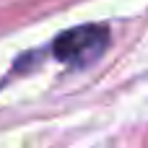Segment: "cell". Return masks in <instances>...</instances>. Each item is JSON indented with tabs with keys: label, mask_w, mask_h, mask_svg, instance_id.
Segmentation results:
<instances>
[{
	"label": "cell",
	"mask_w": 148,
	"mask_h": 148,
	"mask_svg": "<svg viewBox=\"0 0 148 148\" xmlns=\"http://www.w3.org/2000/svg\"><path fill=\"white\" fill-rule=\"evenodd\" d=\"M107 42H109L107 26L86 23V26H75V29L57 34L52 42V55L62 65L83 68V65H91L94 60L101 57V52L107 49Z\"/></svg>",
	"instance_id": "1"
}]
</instances>
